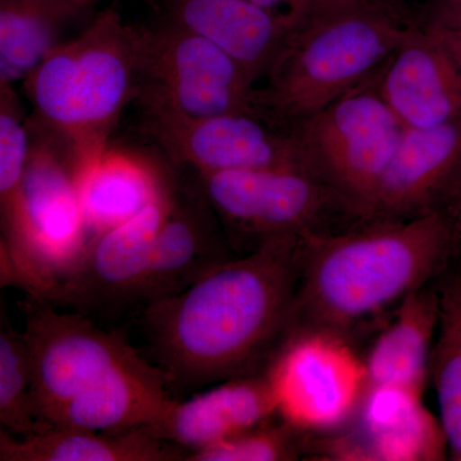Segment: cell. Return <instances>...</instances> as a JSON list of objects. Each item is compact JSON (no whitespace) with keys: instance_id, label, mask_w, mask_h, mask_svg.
I'll list each match as a JSON object with an SVG mask.
<instances>
[{"instance_id":"obj_19","label":"cell","mask_w":461,"mask_h":461,"mask_svg":"<svg viewBox=\"0 0 461 461\" xmlns=\"http://www.w3.org/2000/svg\"><path fill=\"white\" fill-rule=\"evenodd\" d=\"M167 20L227 51L257 81L263 80L293 14L251 0H158Z\"/></svg>"},{"instance_id":"obj_14","label":"cell","mask_w":461,"mask_h":461,"mask_svg":"<svg viewBox=\"0 0 461 461\" xmlns=\"http://www.w3.org/2000/svg\"><path fill=\"white\" fill-rule=\"evenodd\" d=\"M375 78L379 95L406 129L461 120V65L420 18Z\"/></svg>"},{"instance_id":"obj_35","label":"cell","mask_w":461,"mask_h":461,"mask_svg":"<svg viewBox=\"0 0 461 461\" xmlns=\"http://www.w3.org/2000/svg\"><path fill=\"white\" fill-rule=\"evenodd\" d=\"M308 2H313V0H304V5H305V3H308ZM303 5H302V7H303Z\"/></svg>"},{"instance_id":"obj_29","label":"cell","mask_w":461,"mask_h":461,"mask_svg":"<svg viewBox=\"0 0 461 461\" xmlns=\"http://www.w3.org/2000/svg\"><path fill=\"white\" fill-rule=\"evenodd\" d=\"M251 2L269 11L284 12V14L295 12L304 5V0H251Z\"/></svg>"},{"instance_id":"obj_27","label":"cell","mask_w":461,"mask_h":461,"mask_svg":"<svg viewBox=\"0 0 461 461\" xmlns=\"http://www.w3.org/2000/svg\"><path fill=\"white\" fill-rule=\"evenodd\" d=\"M296 433L282 421L272 426L271 421L230 437L189 455L187 461H284L296 459Z\"/></svg>"},{"instance_id":"obj_3","label":"cell","mask_w":461,"mask_h":461,"mask_svg":"<svg viewBox=\"0 0 461 461\" xmlns=\"http://www.w3.org/2000/svg\"><path fill=\"white\" fill-rule=\"evenodd\" d=\"M291 14L258 86L262 113L290 129L377 72L420 23L403 0H313Z\"/></svg>"},{"instance_id":"obj_24","label":"cell","mask_w":461,"mask_h":461,"mask_svg":"<svg viewBox=\"0 0 461 461\" xmlns=\"http://www.w3.org/2000/svg\"><path fill=\"white\" fill-rule=\"evenodd\" d=\"M438 339L429 375L438 400L439 423L451 460L461 461V281L439 294Z\"/></svg>"},{"instance_id":"obj_10","label":"cell","mask_w":461,"mask_h":461,"mask_svg":"<svg viewBox=\"0 0 461 461\" xmlns=\"http://www.w3.org/2000/svg\"><path fill=\"white\" fill-rule=\"evenodd\" d=\"M30 393L42 429L50 412L112 369L141 355L121 336L96 326L86 314L38 308L25 338Z\"/></svg>"},{"instance_id":"obj_18","label":"cell","mask_w":461,"mask_h":461,"mask_svg":"<svg viewBox=\"0 0 461 461\" xmlns=\"http://www.w3.org/2000/svg\"><path fill=\"white\" fill-rule=\"evenodd\" d=\"M229 259L202 203L175 186L171 209L158 232L132 305L145 309L168 299Z\"/></svg>"},{"instance_id":"obj_16","label":"cell","mask_w":461,"mask_h":461,"mask_svg":"<svg viewBox=\"0 0 461 461\" xmlns=\"http://www.w3.org/2000/svg\"><path fill=\"white\" fill-rule=\"evenodd\" d=\"M177 397L162 371L142 357L112 369L47 415L44 427L121 433L149 429Z\"/></svg>"},{"instance_id":"obj_15","label":"cell","mask_w":461,"mask_h":461,"mask_svg":"<svg viewBox=\"0 0 461 461\" xmlns=\"http://www.w3.org/2000/svg\"><path fill=\"white\" fill-rule=\"evenodd\" d=\"M357 429L327 444L335 459L433 461L445 459L441 423L421 402L420 393L391 384H368Z\"/></svg>"},{"instance_id":"obj_33","label":"cell","mask_w":461,"mask_h":461,"mask_svg":"<svg viewBox=\"0 0 461 461\" xmlns=\"http://www.w3.org/2000/svg\"><path fill=\"white\" fill-rule=\"evenodd\" d=\"M0 245H2V247L5 248V250H7V247H5V239H3L2 230H0ZM8 256H9V254H8Z\"/></svg>"},{"instance_id":"obj_2","label":"cell","mask_w":461,"mask_h":461,"mask_svg":"<svg viewBox=\"0 0 461 461\" xmlns=\"http://www.w3.org/2000/svg\"><path fill=\"white\" fill-rule=\"evenodd\" d=\"M456 236L453 215L442 209L368 221L348 232L305 233L294 320L345 338L427 285L450 257Z\"/></svg>"},{"instance_id":"obj_28","label":"cell","mask_w":461,"mask_h":461,"mask_svg":"<svg viewBox=\"0 0 461 461\" xmlns=\"http://www.w3.org/2000/svg\"><path fill=\"white\" fill-rule=\"evenodd\" d=\"M420 23L444 42L461 65V5L438 0Z\"/></svg>"},{"instance_id":"obj_13","label":"cell","mask_w":461,"mask_h":461,"mask_svg":"<svg viewBox=\"0 0 461 461\" xmlns=\"http://www.w3.org/2000/svg\"><path fill=\"white\" fill-rule=\"evenodd\" d=\"M173 195L172 185L141 213L91 240L83 260L51 300L83 314L132 304Z\"/></svg>"},{"instance_id":"obj_4","label":"cell","mask_w":461,"mask_h":461,"mask_svg":"<svg viewBox=\"0 0 461 461\" xmlns=\"http://www.w3.org/2000/svg\"><path fill=\"white\" fill-rule=\"evenodd\" d=\"M23 85L77 171L108 149L124 108L138 96L139 26L105 9L80 35L59 42Z\"/></svg>"},{"instance_id":"obj_5","label":"cell","mask_w":461,"mask_h":461,"mask_svg":"<svg viewBox=\"0 0 461 461\" xmlns=\"http://www.w3.org/2000/svg\"><path fill=\"white\" fill-rule=\"evenodd\" d=\"M136 100L145 120L263 115L257 81L241 63L167 18L157 26H139Z\"/></svg>"},{"instance_id":"obj_26","label":"cell","mask_w":461,"mask_h":461,"mask_svg":"<svg viewBox=\"0 0 461 461\" xmlns=\"http://www.w3.org/2000/svg\"><path fill=\"white\" fill-rule=\"evenodd\" d=\"M42 429L33 411L23 339L0 333V430L26 436Z\"/></svg>"},{"instance_id":"obj_25","label":"cell","mask_w":461,"mask_h":461,"mask_svg":"<svg viewBox=\"0 0 461 461\" xmlns=\"http://www.w3.org/2000/svg\"><path fill=\"white\" fill-rule=\"evenodd\" d=\"M32 148L16 90L0 86V230L5 242L20 211Z\"/></svg>"},{"instance_id":"obj_23","label":"cell","mask_w":461,"mask_h":461,"mask_svg":"<svg viewBox=\"0 0 461 461\" xmlns=\"http://www.w3.org/2000/svg\"><path fill=\"white\" fill-rule=\"evenodd\" d=\"M87 7L74 0H0V86L25 83L59 44L62 27Z\"/></svg>"},{"instance_id":"obj_17","label":"cell","mask_w":461,"mask_h":461,"mask_svg":"<svg viewBox=\"0 0 461 461\" xmlns=\"http://www.w3.org/2000/svg\"><path fill=\"white\" fill-rule=\"evenodd\" d=\"M277 415L266 373L226 379L186 400H176L151 436L189 455L272 421ZM278 417V415H277Z\"/></svg>"},{"instance_id":"obj_21","label":"cell","mask_w":461,"mask_h":461,"mask_svg":"<svg viewBox=\"0 0 461 461\" xmlns=\"http://www.w3.org/2000/svg\"><path fill=\"white\" fill-rule=\"evenodd\" d=\"M186 453L147 429L93 432L50 426L26 436L0 430V461H177Z\"/></svg>"},{"instance_id":"obj_34","label":"cell","mask_w":461,"mask_h":461,"mask_svg":"<svg viewBox=\"0 0 461 461\" xmlns=\"http://www.w3.org/2000/svg\"><path fill=\"white\" fill-rule=\"evenodd\" d=\"M448 2L456 3V5H461V0H448Z\"/></svg>"},{"instance_id":"obj_8","label":"cell","mask_w":461,"mask_h":461,"mask_svg":"<svg viewBox=\"0 0 461 461\" xmlns=\"http://www.w3.org/2000/svg\"><path fill=\"white\" fill-rule=\"evenodd\" d=\"M277 415L299 432H330L353 420L368 387L366 364L345 338L303 329L266 371Z\"/></svg>"},{"instance_id":"obj_11","label":"cell","mask_w":461,"mask_h":461,"mask_svg":"<svg viewBox=\"0 0 461 461\" xmlns=\"http://www.w3.org/2000/svg\"><path fill=\"white\" fill-rule=\"evenodd\" d=\"M149 132L173 162L199 175L304 168L294 129L264 115L230 113L200 120H147Z\"/></svg>"},{"instance_id":"obj_7","label":"cell","mask_w":461,"mask_h":461,"mask_svg":"<svg viewBox=\"0 0 461 461\" xmlns=\"http://www.w3.org/2000/svg\"><path fill=\"white\" fill-rule=\"evenodd\" d=\"M91 239L74 169L50 142L32 144L17 220L5 240L17 281L53 299Z\"/></svg>"},{"instance_id":"obj_20","label":"cell","mask_w":461,"mask_h":461,"mask_svg":"<svg viewBox=\"0 0 461 461\" xmlns=\"http://www.w3.org/2000/svg\"><path fill=\"white\" fill-rule=\"evenodd\" d=\"M75 177L91 240L141 213L172 186L148 160L109 148Z\"/></svg>"},{"instance_id":"obj_1","label":"cell","mask_w":461,"mask_h":461,"mask_svg":"<svg viewBox=\"0 0 461 461\" xmlns=\"http://www.w3.org/2000/svg\"><path fill=\"white\" fill-rule=\"evenodd\" d=\"M303 236L264 241L142 309L156 366L172 391L249 375L271 350L294 321Z\"/></svg>"},{"instance_id":"obj_6","label":"cell","mask_w":461,"mask_h":461,"mask_svg":"<svg viewBox=\"0 0 461 461\" xmlns=\"http://www.w3.org/2000/svg\"><path fill=\"white\" fill-rule=\"evenodd\" d=\"M375 72L293 127L309 171L364 220L405 127L375 87Z\"/></svg>"},{"instance_id":"obj_31","label":"cell","mask_w":461,"mask_h":461,"mask_svg":"<svg viewBox=\"0 0 461 461\" xmlns=\"http://www.w3.org/2000/svg\"><path fill=\"white\" fill-rule=\"evenodd\" d=\"M456 211H455V214L453 215L455 224H456L457 230H461V187L459 191L456 193Z\"/></svg>"},{"instance_id":"obj_9","label":"cell","mask_w":461,"mask_h":461,"mask_svg":"<svg viewBox=\"0 0 461 461\" xmlns=\"http://www.w3.org/2000/svg\"><path fill=\"white\" fill-rule=\"evenodd\" d=\"M199 177L212 211L233 236L253 242V249L272 239L323 232L321 224L330 213L336 209L348 212L335 191L304 168L206 173Z\"/></svg>"},{"instance_id":"obj_30","label":"cell","mask_w":461,"mask_h":461,"mask_svg":"<svg viewBox=\"0 0 461 461\" xmlns=\"http://www.w3.org/2000/svg\"><path fill=\"white\" fill-rule=\"evenodd\" d=\"M8 282H17L16 273L8 251L0 245V284H8Z\"/></svg>"},{"instance_id":"obj_22","label":"cell","mask_w":461,"mask_h":461,"mask_svg":"<svg viewBox=\"0 0 461 461\" xmlns=\"http://www.w3.org/2000/svg\"><path fill=\"white\" fill-rule=\"evenodd\" d=\"M438 321L439 294L433 288L424 285L403 297L364 360L368 384H391L423 395Z\"/></svg>"},{"instance_id":"obj_32","label":"cell","mask_w":461,"mask_h":461,"mask_svg":"<svg viewBox=\"0 0 461 461\" xmlns=\"http://www.w3.org/2000/svg\"><path fill=\"white\" fill-rule=\"evenodd\" d=\"M74 2L83 3L85 5H93L95 0H74Z\"/></svg>"},{"instance_id":"obj_12","label":"cell","mask_w":461,"mask_h":461,"mask_svg":"<svg viewBox=\"0 0 461 461\" xmlns=\"http://www.w3.org/2000/svg\"><path fill=\"white\" fill-rule=\"evenodd\" d=\"M461 187V120L403 129L363 221L406 220L436 211Z\"/></svg>"}]
</instances>
